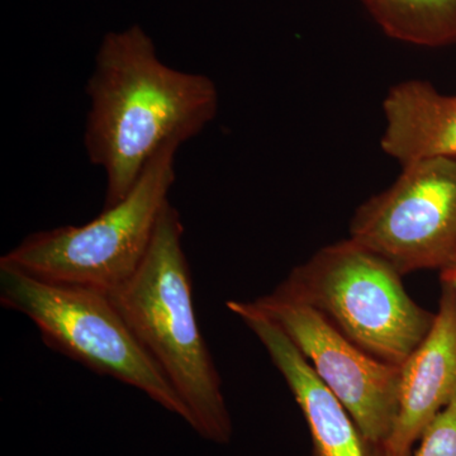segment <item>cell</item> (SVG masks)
I'll use <instances>...</instances> for the list:
<instances>
[{
    "label": "cell",
    "mask_w": 456,
    "mask_h": 456,
    "mask_svg": "<svg viewBox=\"0 0 456 456\" xmlns=\"http://www.w3.org/2000/svg\"><path fill=\"white\" fill-rule=\"evenodd\" d=\"M86 94L83 143L90 164L106 175L103 208L127 197L165 145L194 139L220 110L211 77L165 64L140 25L104 36Z\"/></svg>",
    "instance_id": "obj_1"
},
{
    "label": "cell",
    "mask_w": 456,
    "mask_h": 456,
    "mask_svg": "<svg viewBox=\"0 0 456 456\" xmlns=\"http://www.w3.org/2000/svg\"><path fill=\"white\" fill-rule=\"evenodd\" d=\"M180 146L165 145L121 202L82 226L31 233L3 255L0 266L106 294L121 287L145 259L161 213L170 203Z\"/></svg>",
    "instance_id": "obj_3"
},
{
    "label": "cell",
    "mask_w": 456,
    "mask_h": 456,
    "mask_svg": "<svg viewBox=\"0 0 456 456\" xmlns=\"http://www.w3.org/2000/svg\"><path fill=\"white\" fill-rule=\"evenodd\" d=\"M278 288L321 312L369 355L397 367L434 325L435 314L411 298L397 270L350 237L321 248Z\"/></svg>",
    "instance_id": "obj_4"
},
{
    "label": "cell",
    "mask_w": 456,
    "mask_h": 456,
    "mask_svg": "<svg viewBox=\"0 0 456 456\" xmlns=\"http://www.w3.org/2000/svg\"><path fill=\"white\" fill-rule=\"evenodd\" d=\"M389 37L439 47L456 42V0H362Z\"/></svg>",
    "instance_id": "obj_11"
},
{
    "label": "cell",
    "mask_w": 456,
    "mask_h": 456,
    "mask_svg": "<svg viewBox=\"0 0 456 456\" xmlns=\"http://www.w3.org/2000/svg\"><path fill=\"white\" fill-rule=\"evenodd\" d=\"M226 307L259 338L284 378L310 428L311 456H383L281 327L251 302L228 301Z\"/></svg>",
    "instance_id": "obj_8"
},
{
    "label": "cell",
    "mask_w": 456,
    "mask_h": 456,
    "mask_svg": "<svg viewBox=\"0 0 456 456\" xmlns=\"http://www.w3.org/2000/svg\"><path fill=\"white\" fill-rule=\"evenodd\" d=\"M441 281L449 284L456 296V259L445 269L441 270Z\"/></svg>",
    "instance_id": "obj_13"
},
{
    "label": "cell",
    "mask_w": 456,
    "mask_h": 456,
    "mask_svg": "<svg viewBox=\"0 0 456 456\" xmlns=\"http://www.w3.org/2000/svg\"><path fill=\"white\" fill-rule=\"evenodd\" d=\"M183 235L180 213L169 203L140 268L108 297L178 393L188 425L203 439L227 444L232 421L198 323Z\"/></svg>",
    "instance_id": "obj_2"
},
{
    "label": "cell",
    "mask_w": 456,
    "mask_h": 456,
    "mask_svg": "<svg viewBox=\"0 0 456 456\" xmlns=\"http://www.w3.org/2000/svg\"><path fill=\"white\" fill-rule=\"evenodd\" d=\"M0 305L28 317L47 346L134 387L188 424V411L108 294L0 266Z\"/></svg>",
    "instance_id": "obj_5"
},
{
    "label": "cell",
    "mask_w": 456,
    "mask_h": 456,
    "mask_svg": "<svg viewBox=\"0 0 456 456\" xmlns=\"http://www.w3.org/2000/svg\"><path fill=\"white\" fill-rule=\"evenodd\" d=\"M456 395V296L443 283L430 332L401 365L398 412L383 456H412L428 426Z\"/></svg>",
    "instance_id": "obj_9"
},
{
    "label": "cell",
    "mask_w": 456,
    "mask_h": 456,
    "mask_svg": "<svg viewBox=\"0 0 456 456\" xmlns=\"http://www.w3.org/2000/svg\"><path fill=\"white\" fill-rule=\"evenodd\" d=\"M350 239L399 274L445 269L456 259V160L404 165L392 187L359 207Z\"/></svg>",
    "instance_id": "obj_6"
},
{
    "label": "cell",
    "mask_w": 456,
    "mask_h": 456,
    "mask_svg": "<svg viewBox=\"0 0 456 456\" xmlns=\"http://www.w3.org/2000/svg\"><path fill=\"white\" fill-rule=\"evenodd\" d=\"M383 151L404 165L432 159L456 160V95L440 94L430 83L407 80L383 102Z\"/></svg>",
    "instance_id": "obj_10"
},
{
    "label": "cell",
    "mask_w": 456,
    "mask_h": 456,
    "mask_svg": "<svg viewBox=\"0 0 456 456\" xmlns=\"http://www.w3.org/2000/svg\"><path fill=\"white\" fill-rule=\"evenodd\" d=\"M412 456H456V395L428 426Z\"/></svg>",
    "instance_id": "obj_12"
},
{
    "label": "cell",
    "mask_w": 456,
    "mask_h": 456,
    "mask_svg": "<svg viewBox=\"0 0 456 456\" xmlns=\"http://www.w3.org/2000/svg\"><path fill=\"white\" fill-rule=\"evenodd\" d=\"M250 302L283 330L364 436L382 452L397 419L401 367L369 355L321 312L278 287Z\"/></svg>",
    "instance_id": "obj_7"
}]
</instances>
